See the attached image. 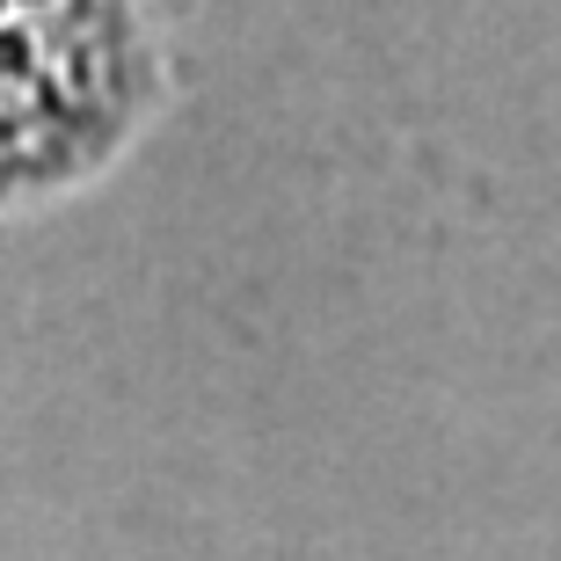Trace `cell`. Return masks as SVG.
Listing matches in <instances>:
<instances>
[{"label":"cell","mask_w":561,"mask_h":561,"mask_svg":"<svg viewBox=\"0 0 561 561\" xmlns=\"http://www.w3.org/2000/svg\"><path fill=\"white\" fill-rule=\"evenodd\" d=\"M146 88L153 59L131 0H0V205L117 161Z\"/></svg>","instance_id":"cell-1"}]
</instances>
